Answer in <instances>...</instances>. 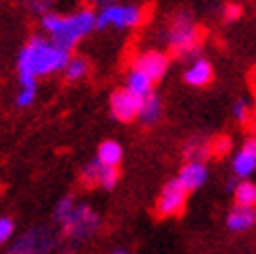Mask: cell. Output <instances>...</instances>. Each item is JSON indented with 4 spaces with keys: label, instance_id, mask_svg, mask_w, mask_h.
<instances>
[{
    "label": "cell",
    "instance_id": "16",
    "mask_svg": "<svg viewBox=\"0 0 256 254\" xmlns=\"http://www.w3.org/2000/svg\"><path fill=\"white\" fill-rule=\"evenodd\" d=\"M125 90H130L132 94L140 96V98H146L148 94H152V80L148 75H144L140 69H132V73L127 75V88Z\"/></svg>",
    "mask_w": 256,
    "mask_h": 254
},
{
    "label": "cell",
    "instance_id": "25",
    "mask_svg": "<svg viewBox=\"0 0 256 254\" xmlns=\"http://www.w3.org/2000/svg\"><path fill=\"white\" fill-rule=\"evenodd\" d=\"M234 115L240 123H246L250 119V104L246 102V100H238V102L234 104Z\"/></svg>",
    "mask_w": 256,
    "mask_h": 254
},
{
    "label": "cell",
    "instance_id": "29",
    "mask_svg": "<svg viewBox=\"0 0 256 254\" xmlns=\"http://www.w3.org/2000/svg\"><path fill=\"white\" fill-rule=\"evenodd\" d=\"M94 2H96V4H104V6H108V4L114 2V0H94Z\"/></svg>",
    "mask_w": 256,
    "mask_h": 254
},
{
    "label": "cell",
    "instance_id": "5",
    "mask_svg": "<svg viewBox=\"0 0 256 254\" xmlns=\"http://www.w3.org/2000/svg\"><path fill=\"white\" fill-rule=\"evenodd\" d=\"M56 246L54 232L46 225H38L23 232L17 242H12L4 254H52Z\"/></svg>",
    "mask_w": 256,
    "mask_h": 254
},
{
    "label": "cell",
    "instance_id": "14",
    "mask_svg": "<svg viewBox=\"0 0 256 254\" xmlns=\"http://www.w3.org/2000/svg\"><path fill=\"white\" fill-rule=\"evenodd\" d=\"M212 80V67L208 60L198 58L194 65L186 71V82L190 86H206Z\"/></svg>",
    "mask_w": 256,
    "mask_h": 254
},
{
    "label": "cell",
    "instance_id": "20",
    "mask_svg": "<svg viewBox=\"0 0 256 254\" xmlns=\"http://www.w3.org/2000/svg\"><path fill=\"white\" fill-rule=\"evenodd\" d=\"M117 184H119V171H117V167H102V164H100V173H98L96 186H102L104 190H112Z\"/></svg>",
    "mask_w": 256,
    "mask_h": 254
},
{
    "label": "cell",
    "instance_id": "19",
    "mask_svg": "<svg viewBox=\"0 0 256 254\" xmlns=\"http://www.w3.org/2000/svg\"><path fill=\"white\" fill-rule=\"evenodd\" d=\"M75 198L73 196H62L58 202H56V206H54V221H56V225H60L62 221H65L69 214L73 212V208H75Z\"/></svg>",
    "mask_w": 256,
    "mask_h": 254
},
{
    "label": "cell",
    "instance_id": "13",
    "mask_svg": "<svg viewBox=\"0 0 256 254\" xmlns=\"http://www.w3.org/2000/svg\"><path fill=\"white\" fill-rule=\"evenodd\" d=\"M96 160L102 167H117L123 160V146L119 142H114V140H106V142H102L98 146Z\"/></svg>",
    "mask_w": 256,
    "mask_h": 254
},
{
    "label": "cell",
    "instance_id": "9",
    "mask_svg": "<svg viewBox=\"0 0 256 254\" xmlns=\"http://www.w3.org/2000/svg\"><path fill=\"white\" fill-rule=\"evenodd\" d=\"M177 182L182 184L188 192L200 190L204 184L208 182V167L202 160H188L182 167V171H179Z\"/></svg>",
    "mask_w": 256,
    "mask_h": 254
},
{
    "label": "cell",
    "instance_id": "26",
    "mask_svg": "<svg viewBox=\"0 0 256 254\" xmlns=\"http://www.w3.org/2000/svg\"><path fill=\"white\" fill-rule=\"evenodd\" d=\"M36 98V88H23V90L17 94V104L19 106H30Z\"/></svg>",
    "mask_w": 256,
    "mask_h": 254
},
{
    "label": "cell",
    "instance_id": "21",
    "mask_svg": "<svg viewBox=\"0 0 256 254\" xmlns=\"http://www.w3.org/2000/svg\"><path fill=\"white\" fill-rule=\"evenodd\" d=\"M86 73H88V62H86L84 58H69L67 67H65V75H67V80H71V82L82 80Z\"/></svg>",
    "mask_w": 256,
    "mask_h": 254
},
{
    "label": "cell",
    "instance_id": "27",
    "mask_svg": "<svg viewBox=\"0 0 256 254\" xmlns=\"http://www.w3.org/2000/svg\"><path fill=\"white\" fill-rule=\"evenodd\" d=\"M240 15H242V6L240 4L229 2L225 6V21H236V19H240Z\"/></svg>",
    "mask_w": 256,
    "mask_h": 254
},
{
    "label": "cell",
    "instance_id": "28",
    "mask_svg": "<svg viewBox=\"0 0 256 254\" xmlns=\"http://www.w3.org/2000/svg\"><path fill=\"white\" fill-rule=\"evenodd\" d=\"M32 8L36 12H40V15H46L48 8H50V2L48 0H32Z\"/></svg>",
    "mask_w": 256,
    "mask_h": 254
},
{
    "label": "cell",
    "instance_id": "18",
    "mask_svg": "<svg viewBox=\"0 0 256 254\" xmlns=\"http://www.w3.org/2000/svg\"><path fill=\"white\" fill-rule=\"evenodd\" d=\"M184 152L190 160H202L204 162V158L210 154V146L206 142H200V140H190Z\"/></svg>",
    "mask_w": 256,
    "mask_h": 254
},
{
    "label": "cell",
    "instance_id": "10",
    "mask_svg": "<svg viewBox=\"0 0 256 254\" xmlns=\"http://www.w3.org/2000/svg\"><path fill=\"white\" fill-rule=\"evenodd\" d=\"M254 169H256V140L248 138L238 150V154L234 156V173L240 180H250Z\"/></svg>",
    "mask_w": 256,
    "mask_h": 254
},
{
    "label": "cell",
    "instance_id": "23",
    "mask_svg": "<svg viewBox=\"0 0 256 254\" xmlns=\"http://www.w3.org/2000/svg\"><path fill=\"white\" fill-rule=\"evenodd\" d=\"M98 173H100V162L94 158L92 162H88L86 167H84V171H82V180H84V184H88V186H96V182H98Z\"/></svg>",
    "mask_w": 256,
    "mask_h": 254
},
{
    "label": "cell",
    "instance_id": "24",
    "mask_svg": "<svg viewBox=\"0 0 256 254\" xmlns=\"http://www.w3.org/2000/svg\"><path fill=\"white\" fill-rule=\"evenodd\" d=\"M229 150H232V138H227V136H219L210 144V152L216 156H225Z\"/></svg>",
    "mask_w": 256,
    "mask_h": 254
},
{
    "label": "cell",
    "instance_id": "15",
    "mask_svg": "<svg viewBox=\"0 0 256 254\" xmlns=\"http://www.w3.org/2000/svg\"><path fill=\"white\" fill-rule=\"evenodd\" d=\"M160 112H162V104L156 94H148L146 98H142V106H140L138 117L146 125H154L160 119Z\"/></svg>",
    "mask_w": 256,
    "mask_h": 254
},
{
    "label": "cell",
    "instance_id": "11",
    "mask_svg": "<svg viewBox=\"0 0 256 254\" xmlns=\"http://www.w3.org/2000/svg\"><path fill=\"white\" fill-rule=\"evenodd\" d=\"M225 225L232 234H248L256 225V210L252 206H234L227 212Z\"/></svg>",
    "mask_w": 256,
    "mask_h": 254
},
{
    "label": "cell",
    "instance_id": "3",
    "mask_svg": "<svg viewBox=\"0 0 256 254\" xmlns=\"http://www.w3.org/2000/svg\"><path fill=\"white\" fill-rule=\"evenodd\" d=\"M58 227H60V234L67 240H71L73 244H80L84 240L92 238L100 230V217L92 206L75 204L73 212Z\"/></svg>",
    "mask_w": 256,
    "mask_h": 254
},
{
    "label": "cell",
    "instance_id": "2",
    "mask_svg": "<svg viewBox=\"0 0 256 254\" xmlns=\"http://www.w3.org/2000/svg\"><path fill=\"white\" fill-rule=\"evenodd\" d=\"M42 28L52 36V46H56L58 50H69L78 44L86 34H90L94 28H96V15L94 10L90 8H84V10H78L75 15H54V12H46L42 15Z\"/></svg>",
    "mask_w": 256,
    "mask_h": 254
},
{
    "label": "cell",
    "instance_id": "6",
    "mask_svg": "<svg viewBox=\"0 0 256 254\" xmlns=\"http://www.w3.org/2000/svg\"><path fill=\"white\" fill-rule=\"evenodd\" d=\"M188 194L190 192L177 182V177L169 180L167 184L162 186L160 194H158V200H156L158 217H175V214H179L188 204Z\"/></svg>",
    "mask_w": 256,
    "mask_h": 254
},
{
    "label": "cell",
    "instance_id": "8",
    "mask_svg": "<svg viewBox=\"0 0 256 254\" xmlns=\"http://www.w3.org/2000/svg\"><path fill=\"white\" fill-rule=\"evenodd\" d=\"M140 106H142V98L132 94L130 90H117L110 96V110H112V117L119 119V121H132L138 117Z\"/></svg>",
    "mask_w": 256,
    "mask_h": 254
},
{
    "label": "cell",
    "instance_id": "1",
    "mask_svg": "<svg viewBox=\"0 0 256 254\" xmlns=\"http://www.w3.org/2000/svg\"><path fill=\"white\" fill-rule=\"evenodd\" d=\"M17 62H19V82L23 84V88H36L38 75H48L67 67L69 52L58 50L40 36H34L21 50Z\"/></svg>",
    "mask_w": 256,
    "mask_h": 254
},
{
    "label": "cell",
    "instance_id": "7",
    "mask_svg": "<svg viewBox=\"0 0 256 254\" xmlns=\"http://www.w3.org/2000/svg\"><path fill=\"white\" fill-rule=\"evenodd\" d=\"M142 19V12L138 6L130 4H108L100 10V15H96V28H134Z\"/></svg>",
    "mask_w": 256,
    "mask_h": 254
},
{
    "label": "cell",
    "instance_id": "12",
    "mask_svg": "<svg viewBox=\"0 0 256 254\" xmlns=\"http://www.w3.org/2000/svg\"><path fill=\"white\" fill-rule=\"evenodd\" d=\"M167 67H169L167 54L156 52V50H150V52L142 54V56L136 60V69H140L144 75H148L152 82L160 80L162 75H164V71H167Z\"/></svg>",
    "mask_w": 256,
    "mask_h": 254
},
{
    "label": "cell",
    "instance_id": "31",
    "mask_svg": "<svg viewBox=\"0 0 256 254\" xmlns=\"http://www.w3.org/2000/svg\"><path fill=\"white\" fill-rule=\"evenodd\" d=\"M48 2H52V0H48Z\"/></svg>",
    "mask_w": 256,
    "mask_h": 254
},
{
    "label": "cell",
    "instance_id": "30",
    "mask_svg": "<svg viewBox=\"0 0 256 254\" xmlns=\"http://www.w3.org/2000/svg\"><path fill=\"white\" fill-rule=\"evenodd\" d=\"M110 254H130V252H127L125 248H117V250H112Z\"/></svg>",
    "mask_w": 256,
    "mask_h": 254
},
{
    "label": "cell",
    "instance_id": "22",
    "mask_svg": "<svg viewBox=\"0 0 256 254\" xmlns=\"http://www.w3.org/2000/svg\"><path fill=\"white\" fill-rule=\"evenodd\" d=\"M15 236V221L10 217H0V246L8 244Z\"/></svg>",
    "mask_w": 256,
    "mask_h": 254
},
{
    "label": "cell",
    "instance_id": "17",
    "mask_svg": "<svg viewBox=\"0 0 256 254\" xmlns=\"http://www.w3.org/2000/svg\"><path fill=\"white\" fill-rule=\"evenodd\" d=\"M234 196H236V204L238 206H252L256 204V186L250 180H242L234 188Z\"/></svg>",
    "mask_w": 256,
    "mask_h": 254
},
{
    "label": "cell",
    "instance_id": "4",
    "mask_svg": "<svg viewBox=\"0 0 256 254\" xmlns=\"http://www.w3.org/2000/svg\"><path fill=\"white\" fill-rule=\"evenodd\" d=\"M169 44L177 56H192L200 48V32L188 12H179L171 23Z\"/></svg>",
    "mask_w": 256,
    "mask_h": 254
}]
</instances>
